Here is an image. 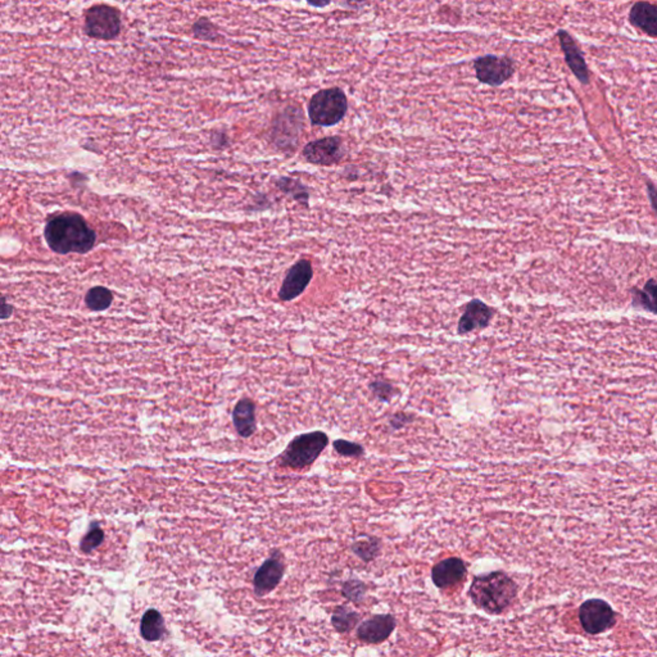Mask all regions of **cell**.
Segmentation results:
<instances>
[{"instance_id": "cell-2", "label": "cell", "mask_w": 657, "mask_h": 657, "mask_svg": "<svg viewBox=\"0 0 657 657\" xmlns=\"http://www.w3.org/2000/svg\"><path fill=\"white\" fill-rule=\"evenodd\" d=\"M468 594L479 610L489 615H499L515 600L517 584L504 571H492L475 576L470 585Z\"/></svg>"}, {"instance_id": "cell-28", "label": "cell", "mask_w": 657, "mask_h": 657, "mask_svg": "<svg viewBox=\"0 0 657 657\" xmlns=\"http://www.w3.org/2000/svg\"><path fill=\"white\" fill-rule=\"evenodd\" d=\"M414 421V416L406 412H397L389 417V426L392 430H399Z\"/></svg>"}, {"instance_id": "cell-14", "label": "cell", "mask_w": 657, "mask_h": 657, "mask_svg": "<svg viewBox=\"0 0 657 657\" xmlns=\"http://www.w3.org/2000/svg\"><path fill=\"white\" fill-rule=\"evenodd\" d=\"M558 37L569 68L573 71L576 79L582 84L585 85L589 84V70L575 40L565 30H560Z\"/></svg>"}, {"instance_id": "cell-7", "label": "cell", "mask_w": 657, "mask_h": 657, "mask_svg": "<svg viewBox=\"0 0 657 657\" xmlns=\"http://www.w3.org/2000/svg\"><path fill=\"white\" fill-rule=\"evenodd\" d=\"M474 68L477 79L489 86H501L510 80L515 73V64L508 57L488 55L475 59Z\"/></svg>"}, {"instance_id": "cell-5", "label": "cell", "mask_w": 657, "mask_h": 657, "mask_svg": "<svg viewBox=\"0 0 657 657\" xmlns=\"http://www.w3.org/2000/svg\"><path fill=\"white\" fill-rule=\"evenodd\" d=\"M121 13L117 8L98 4L85 13V34L97 40H113L121 32Z\"/></svg>"}, {"instance_id": "cell-25", "label": "cell", "mask_w": 657, "mask_h": 657, "mask_svg": "<svg viewBox=\"0 0 657 657\" xmlns=\"http://www.w3.org/2000/svg\"><path fill=\"white\" fill-rule=\"evenodd\" d=\"M369 388L375 398H378L380 402L384 403L390 402L392 398L396 396V388L385 380H374L370 383Z\"/></svg>"}, {"instance_id": "cell-9", "label": "cell", "mask_w": 657, "mask_h": 657, "mask_svg": "<svg viewBox=\"0 0 657 657\" xmlns=\"http://www.w3.org/2000/svg\"><path fill=\"white\" fill-rule=\"evenodd\" d=\"M284 571L285 564L283 561V555L279 551H274L271 558L262 564L253 578V588L256 596L263 597L274 591L281 582Z\"/></svg>"}, {"instance_id": "cell-20", "label": "cell", "mask_w": 657, "mask_h": 657, "mask_svg": "<svg viewBox=\"0 0 657 657\" xmlns=\"http://www.w3.org/2000/svg\"><path fill=\"white\" fill-rule=\"evenodd\" d=\"M113 302V293L104 287H94L85 296V303L91 311L102 312L108 310Z\"/></svg>"}, {"instance_id": "cell-17", "label": "cell", "mask_w": 657, "mask_h": 657, "mask_svg": "<svg viewBox=\"0 0 657 657\" xmlns=\"http://www.w3.org/2000/svg\"><path fill=\"white\" fill-rule=\"evenodd\" d=\"M166 631L164 627V620L161 612L151 609L145 612L142 624H140V634L145 640L149 642H155L162 638L163 634Z\"/></svg>"}, {"instance_id": "cell-22", "label": "cell", "mask_w": 657, "mask_h": 657, "mask_svg": "<svg viewBox=\"0 0 657 657\" xmlns=\"http://www.w3.org/2000/svg\"><path fill=\"white\" fill-rule=\"evenodd\" d=\"M380 549H381V542L375 537H366L365 540H357L352 544V551L365 562L372 561L377 558Z\"/></svg>"}, {"instance_id": "cell-11", "label": "cell", "mask_w": 657, "mask_h": 657, "mask_svg": "<svg viewBox=\"0 0 657 657\" xmlns=\"http://www.w3.org/2000/svg\"><path fill=\"white\" fill-rule=\"evenodd\" d=\"M493 318V310L480 299H473L465 306V311L459 318L457 333L459 335L486 329Z\"/></svg>"}, {"instance_id": "cell-21", "label": "cell", "mask_w": 657, "mask_h": 657, "mask_svg": "<svg viewBox=\"0 0 657 657\" xmlns=\"http://www.w3.org/2000/svg\"><path fill=\"white\" fill-rule=\"evenodd\" d=\"M359 621H360V613L352 610L348 606L336 607L332 619L334 628L339 633H347L353 629L359 624Z\"/></svg>"}, {"instance_id": "cell-29", "label": "cell", "mask_w": 657, "mask_h": 657, "mask_svg": "<svg viewBox=\"0 0 657 657\" xmlns=\"http://www.w3.org/2000/svg\"><path fill=\"white\" fill-rule=\"evenodd\" d=\"M15 308L7 302L6 297L0 293V320H8L13 315Z\"/></svg>"}, {"instance_id": "cell-12", "label": "cell", "mask_w": 657, "mask_h": 657, "mask_svg": "<svg viewBox=\"0 0 657 657\" xmlns=\"http://www.w3.org/2000/svg\"><path fill=\"white\" fill-rule=\"evenodd\" d=\"M396 625L393 615H375L361 624L357 629V637L365 643L378 645L390 637Z\"/></svg>"}, {"instance_id": "cell-26", "label": "cell", "mask_w": 657, "mask_h": 657, "mask_svg": "<svg viewBox=\"0 0 657 657\" xmlns=\"http://www.w3.org/2000/svg\"><path fill=\"white\" fill-rule=\"evenodd\" d=\"M368 592V587L365 583L357 579L348 580L344 587H343V594L354 603H361L365 598V594Z\"/></svg>"}, {"instance_id": "cell-27", "label": "cell", "mask_w": 657, "mask_h": 657, "mask_svg": "<svg viewBox=\"0 0 657 657\" xmlns=\"http://www.w3.org/2000/svg\"><path fill=\"white\" fill-rule=\"evenodd\" d=\"M334 450H336L338 455L344 457L360 459L365 455V450L361 444L354 441H345V439L334 441Z\"/></svg>"}, {"instance_id": "cell-32", "label": "cell", "mask_w": 657, "mask_h": 657, "mask_svg": "<svg viewBox=\"0 0 657 657\" xmlns=\"http://www.w3.org/2000/svg\"><path fill=\"white\" fill-rule=\"evenodd\" d=\"M308 4H310V6H312V7L324 8V7H326V6H329V4H330V1H326V3H308Z\"/></svg>"}, {"instance_id": "cell-23", "label": "cell", "mask_w": 657, "mask_h": 657, "mask_svg": "<svg viewBox=\"0 0 657 657\" xmlns=\"http://www.w3.org/2000/svg\"><path fill=\"white\" fill-rule=\"evenodd\" d=\"M104 540V531H102L98 522H91V529L86 533V535L82 538L80 547L82 552L91 553V551L98 549L100 544Z\"/></svg>"}, {"instance_id": "cell-16", "label": "cell", "mask_w": 657, "mask_h": 657, "mask_svg": "<svg viewBox=\"0 0 657 657\" xmlns=\"http://www.w3.org/2000/svg\"><path fill=\"white\" fill-rule=\"evenodd\" d=\"M630 23L636 28H639L648 37H655L657 35V7L647 1L636 3L629 13Z\"/></svg>"}, {"instance_id": "cell-30", "label": "cell", "mask_w": 657, "mask_h": 657, "mask_svg": "<svg viewBox=\"0 0 657 657\" xmlns=\"http://www.w3.org/2000/svg\"><path fill=\"white\" fill-rule=\"evenodd\" d=\"M211 144L213 148L216 149H221L224 148L225 145H227V136L224 133H216L212 135V139H211Z\"/></svg>"}, {"instance_id": "cell-1", "label": "cell", "mask_w": 657, "mask_h": 657, "mask_svg": "<svg viewBox=\"0 0 657 657\" xmlns=\"http://www.w3.org/2000/svg\"><path fill=\"white\" fill-rule=\"evenodd\" d=\"M46 243L58 254L91 252L97 243V234L86 220L73 212L53 216L44 230Z\"/></svg>"}, {"instance_id": "cell-13", "label": "cell", "mask_w": 657, "mask_h": 657, "mask_svg": "<svg viewBox=\"0 0 657 657\" xmlns=\"http://www.w3.org/2000/svg\"><path fill=\"white\" fill-rule=\"evenodd\" d=\"M468 575V567L464 560L450 558L435 564L432 569V580L438 588H450L459 584Z\"/></svg>"}, {"instance_id": "cell-3", "label": "cell", "mask_w": 657, "mask_h": 657, "mask_svg": "<svg viewBox=\"0 0 657 657\" xmlns=\"http://www.w3.org/2000/svg\"><path fill=\"white\" fill-rule=\"evenodd\" d=\"M329 444V437L324 432L301 434L290 441L279 456L280 466L303 468L311 466L320 457Z\"/></svg>"}, {"instance_id": "cell-10", "label": "cell", "mask_w": 657, "mask_h": 657, "mask_svg": "<svg viewBox=\"0 0 657 657\" xmlns=\"http://www.w3.org/2000/svg\"><path fill=\"white\" fill-rule=\"evenodd\" d=\"M314 276L312 265L308 260H301L289 269L283 285L279 290L280 301L290 302L299 297Z\"/></svg>"}, {"instance_id": "cell-18", "label": "cell", "mask_w": 657, "mask_h": 657, "mask_svg": "<svg viewBox=\"0 0 657 657\" xmlns=\"http://www.w3.org/2000/svg\"><path fill=\"white\" fill-rule=\"evenodd\" d=\"M275 185L278 189L281 190L284 194L297 200L302 206L308 207V200H310V190L303 182L288 178V176H281L275 181Z\"/></svg>"}, {"instance_id": "cell-31", "label": "cell", "mask_w": 657, "mask_h": 657, "mask_svg": "<svg viewBox=\"0 0 657 657\" xmlns=\"http://www.w3.org/2000/svg\"><path fill=\"white\" fill-rule=\"evenodd\" d=\"M648 190H649V199H651V204L652 207L655 209V196H656V188L654 184H649L648 185Z\"/></svg>"}, {"instance_id": "cell-24", "label": "cell", "mask_w": 657, "mask_h": 657, "mask_svg": "<svg viewBox=\"0 0 657 657\" xmlns=\"http://www.w3.org/2000/svg\"><path fill=\"white\" fill-rule=\"evenodd\" d=\"M193 35L203 41H213L220 37L216 26L208 19H199L191 28Z\"/></svg>"}, {"instance_id": "cell-4", "label": "cell", "mask_w": 657, "mask_h": 657, "mask_svg": "<svg viewBox=\"0 0 657 657\" xmlns=\"http://www.w3.org/2000/svg\"><path fill=\"white\" fill-rule=\"evenodd\" d=\"M348 111V99L339 88L316 93L308 103V116L316 126H334L342 121Z\"/></svg>"}, {"instance_id": "cell-15", "label": "cell", "mask_w": 657, "mask_h": 657, "mask_svg": "<svg viewBox=\"0 0 657 657\" xmlns=\"http://www.w3.org/2000/svg\"><path fill=\"white\" fill-rule=\"evenodd\" d=\"M235 430L242 438H249L257 430L256 405L249 398H242L233 411Z\"/></svg>"}, {"instance_id": "cell-6", "label": "cell", "mask_w": 657, "mask_h": 657, "mask_svg": "<svg viewBox=\"0 0 657 657\" xmlns=\"http://www.w3.org/2000/svg\"><path fill=\"white\" fill-rule=\"evenodd\" d=\"M579 620L588 634L596 636L611 629L616 622V613L610 603L600 598H591L580 604Z\"/></svg>"}, {"instance_id": "cell-8", "label": "cell", "mask_w": 657, "mask_h": 657, "mask_svg": "<svg viewBox=\"0 0 657 657\" xmlns=\"http://www.w3.org/2000/svg\"><path fill=\"white\" fill-rule=\"evenodd\" d=\"M302 154L308 163L333 166L341 162L344 157L342 139L339 136H329L311 142L303 148Z\"/></svg>"}, {"instance_id": "cell-19", "label": "cell", "mask_w": 657, "mask_h": 657, "mask_svg": "<svg viewBox=\"0 0 657 657\" xmlns=\"http://www.w3.org/2000/svg\"><path fill=\"white\" fill-rule=\"evenodd\" d=\"M631 296H633V306L640 307L646 311H649L651 314L656 312V281L655 279H649L645 288L631 289Z\"/></svg>"}]
</instances>
